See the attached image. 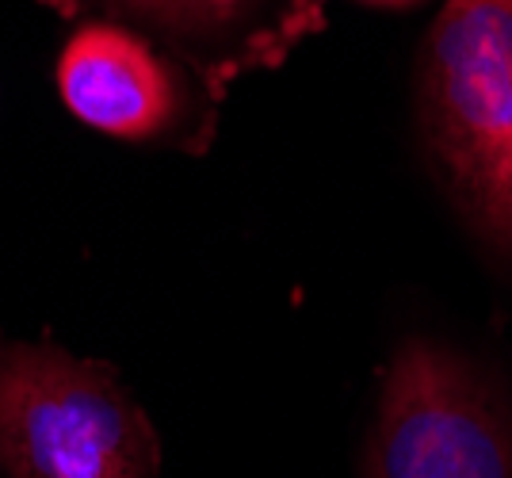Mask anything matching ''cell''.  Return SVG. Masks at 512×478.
I'll return each mask as SVG.
<instances>
[{"label":"cell","mask_w":512,"mask_h":478,"mask_svg":"<svg viewBox=\"0 0 512 478\" xmlns=\"http://www.w3.org/2000/svg\"><path fill=\"white\" fill-rule=\"evenodd\" d=\"M58 88L65 108L111 138H153L180 108L172 69L150 43L115 23L73 31L58 62Z\"/></svg>","instance_id":"4"},{"label":"cell","mask_w":512,"mask_h":478,"mask_svg":"<svg viewBox=\"0 0 512 478\" xmlns=\"http://www.w3.org/2000/svg\"><path fill=\"white\" fill-rule=\"evenodd\" d=\"M119 4L157 16L172 27H203V23H222L237 16L249 0H119Z\"/></svg>","instance_id":"5"},{"label":"cell","mask_w":512,"mask_h":478,"mask_svg":"<svg viewBox=\"0 0 512 478\" xmlns=\"http://www.w3.org/2000/svg\"><path fill=\"white\" fill-rule=\"evenodd\" d=\"M417 123L455 211L512 272V0H448L417 58Z\"/></svg>","instance_id":"1"},{"label":"cell","mask_w":512,"mask_h":478,"mask_svg":"<svg viewBox=\"0 0 512 478\" xmlns=\"http://www.w3.org/2000/svg\"><path fill=\"white\" fill-rule=\"evenodd\" d=\"M146 413L104 368L58 348L0 356V478H157Z\"/></svg>","instance_id":"2"},{"label":"cell","mask_w":512,"mask_h":478,"mask_svg":"<svg viewBox=\"0 0 512 478\" xmlns=\"http://www.w3.org/2000/svg\"><path fill=\"white\" fill-rule=\"evenodd\" d=\"M367 4H386V8H406V4H421V0H367Z\"/></svg>","instance_id":"6"},{"label":"cell","mask_w":512,"mask_h":478,"mask_svg":"<svg viewBox=\"0 0 512 478\" xmlns=\"http://www.w3.org/2000/svg\"><path fill=\"white\" fill-rule=\"evenodd\" d=\"M367 478H512L505 387L455 348L406 341L379 391Z\"/></svg>","instance_id":"3"}]
</instances>
